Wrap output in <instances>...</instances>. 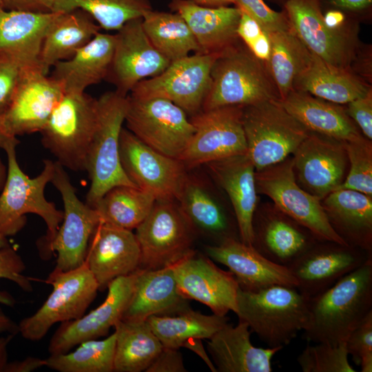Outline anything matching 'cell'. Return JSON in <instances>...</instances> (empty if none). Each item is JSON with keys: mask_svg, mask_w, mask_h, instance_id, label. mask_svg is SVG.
Here are the masks:
<instances>
[{"mask_svg": "<svg viewBox=\"0 0 372 372\" xmlns=\"http://www.w3.org/2000/svg\"><path fill=\"white\" fill-rule=\"evenodd\" d=\"M205 251L213 261L229 269L244 291H257L272 285L298 287L287 267L269 260L253 246L237 238H228L218 244L206 245Z\"/></svg>", "mask_w": 372, "mask_h": 372, "instance_id": "603a6c76", "label": "cell"}, {"mask_svg": "<svg viewBox=\"0 0 372 372\" xmlns=\"http://www.w3.org/2000/svg\"><path fill=\"white\" fill-rule=\"evenodd\" d=\"M345 343L307 344L297 357L303 372H355L349 362Z\"/></svg>", "mask_w": 372, "mask_h": 372, "instance_id": "ee69618b", "label": "cell"}, {"mask_svg": "<svg viewBox=\"0 0 372 372\" xmlns=\"http://www.w3.org/2000/svg\"><path fill=\"white\" fill-rule=\"evenodd\" d=\"M119 153L125 173L137 187L156 200H177L188 174L179 159L151 148L124 127Z\"/></svg>", "mask_w": 372, "mask_h": 372, "instance_id": "9a60e30c", "label": "cell"}, {"mask_svg": "<svg viewBox=\"0 0 372 372\" xmlns=\"http://www.w3.org/2000/svg\"><path fill=\"white\" fill-rule=\"evenodd\" d=\"M25 265L17 251L10 245L0 247V279H8L26 292L32 291L30 279L23 274ZM0 304L13 307L14 298L8 292L0 291Z\"/></svg>", "mask_w": 372, "mask_h": 372, "instance_id": "bcb514c9", "label": "cell"}, {"mask_svg": "<svg viewBox=\"0 0 372 372\" xmlns=\"http://www.w3.org/2000/svg\"><path fill=\"white\" fill-rule=\"evenodd\" d=\"M255 180L257 192L269 197L280 211L317 239L349 245L331 225L320 199L298 185L291 159L256 171Z\"/></svg>", "mask_w": 372, "mask_h": 372, "instance_id": "30bf717a", "label": "cell"}, {"mask_svg": "<svg viewBox=\"0 0 372 372\" xmlns=\"http://www.w3.org/2000/svg\"><path fill=\"white\" fill-rule=\"evenodd\" d=\"M348 116L353 118L361 129L367 139L372 138V93L370 90L366 95L348 103L346 110Z\"/></svg>", "mask_w": 372, "mask_h": 372, "instance_id": "f907efd6", "label": "cell"}, {"mask_svg": "<svg viewBox=\"0 0 372 372\" xmlns=\"http://www.w3.org/2000/svg\"><path fill=\"white\" fill-rule=\"evenodd\" d=\"M146 372H185L183 356L177 349L163 347Z\"/></svg>", "mask_w": 372, "mask_h": 372, "instance_id": "f5cc1de1", "label": "cell"}, {"mask_svg": "<svg viewBox=\"0 0 372 372\" xmlns=\"http://www.w3.org/2000/svg\"><path fill=\"white\" fill-rule=\"evenodd\" d=\"M127 96L114 90L105 92L97 99V123L89 147L85 169L90 180L85 203L92 207L114 187H136L125 173L119 153Z\"/></svg>", "mask_w": 372, "mask_h": 372, "instance_id": "5b68a950", "label": "cell"}, {"mask_svg": "<svg viewBox=\"0 0 372 372\" xmlns=\"http://www.w3.org/2000/svg\"><path fill=\"white\" fill-rule=\"evenodd\" d=\"M156 200L137 187L119 185L107 191L93 207L101 221L132 230L147 216Z\"/></svg>", "mask_w": 372, "mask_h": 372, "instance_id": "60d3db41", "label": "cell"}, {"mask_svg": "<svg viewBox=\"0 0 372 372\" xmlns=\"http://www.w3.org/2000/svg\"><path fill=\"white\" fill-rule=\"evenodd\" d=\"M293 154L294 174L304 190L319 199L344 181L348 159L344 142L309 132Z\"/></svg>", "mask_w": 372, "mask_h": 372, "instance_id": "ffe728a7", "label": "cell"}, {"mask_svg": "<svg viewBox=\"0 0 372 372\" xmlns=\"http://www.w3.org/2000/svg\"><path fill=\"white\" fill-rule=\"evenodd\" d=\"M323 17L325 24L331 29H339L345 19L344 14L339 10H329Z\"/></svg>", "mask_w": 372, "mask_h": 372, "instance_id": "91938a15", "label": "cell"}, {"mask_svg": "<svg viewBox=\"0 0 372 372\" xmlns=\"http://www.w3.org/2000/svg\"><path fill=\"white\" fill-rule=\"evenodd\" d=\"M194 134L179 157L187 170L208 163L247 154L242 107L201 110L189 118Z\"/></svg>", "mask_w": 372, "mask_h": 372, "instance_id": "4fadbf2b", "label": "cell"}, {"mask_svg": "<svg viewBox=\"0 0 372 372\" xmlns=\"http://www.w3.org/2000/svg\"><path fill=\"white\" fill-rule=\"evenodd\" d=\"M21 76L15 65L0 62V113L8 107L15 92Z\"/></svg>", "mask_w": 372, "mask_h": 372, "instance_id": "816d5d0a", "label": "cell"}, {"mask_svg": "<svg viewBox=\"0 0 372 372\" xmlns=\"http://www.w3.org/2000/svg\"><path fill=\"white\" fill-rule=\"evenodd\" d=\"M242 12L256 21L266 32L291 29L285 13L271 9L263 0H233Z\"/></svg>", "mask_w": 372, "mask_h": 372, "instance_id": "c3c4849f", "label": "cell"}, {"mask_svg": "<svg viewBox=\"0 0 372 372\" xmlns=\"http://www.w3.org/2000/svg\"><path fill=\"white\" fill-rule=\"evenodd\" d=\"M51 183L61 194L63 216L45 249L57 254L53 270L68 271L85 264L90 240L101 219L94 207L79 199L69 176L58 162Z\"/></svg>", "mask_w": 372, "mask_h": 372, "instance_id": "5bb4252c", "label": "cell"}, {"mask_svg": "<svg viewBox=\"0 0 372 372\" xmlns=\"http://www.w3.org/2000/svg\"><path fill=\"white\" fill-rule=\"evenodd\" d=\"M135 230L141 249L138 269L172 266L194 251L196 232L175 200H156Z\"/></svg>", "mask_w": 372, "mask_h": 372, "instance_id": "9c48e42d", "label": "cell"}, {"mask_svg": "<svg viewBox=\"0 0 372 372\" xmlns=\"http://www.w3.org/2000/svg\"><path fill=\"white\" fill-rule=\"evenodd\" d=\"M287 267L307 300L316 297L350 272L372 259L371 252L355 247L321 240Z\"/></svg>", "mask_w": 372, "mask_h": 372, "instance_id": "e0dca14e", "label": "cell"}, {"mask_svg": "<svg viewBox=\"0 0 372 372\" xmlns=\"http://www.w3.org/2000/svg\"><path fill=\"white\" fill-rule=\"evenodd\" d=\"M219 54L194 53L172 61L160 74L138 82L130 95L165 99L194 116L202 110L210 87L211 67Z\"/></svg>", "mask_w": 372, "mask_h": 372, "instance_id": "7c38bea8", "label": "cell"}, {"mask_svg": "<svg viewBox=\"0 0 372 372\" xmlns=\"http://www.w3.org/2000/svg\"><path fill=\"white\" fill-rule=\"evenodd\" d=\"M329 3L341 9L358 11L369 7L372 0H328Z\"/></svg>", "mask_w": 372, "mask_h": 372, "instance_id": "6f0895ef", "label": "cell"}, {"mask_svg": "<svg viewBox=\"0 0 372 372\" xmlns=\"http://www.w3.org/2000/svg\"><path fill=\"white\" fill-rule=\"evenodd\" d=\"M293 90L336 104L349 103L371 90L347 69L331 65L313 54L307 68L296 79Z\"/></svg>", "mask_w": 372, "mask_h": 372, "instance_id": "e575fe53", "label": "cell"}, {"mask_svg": "<svg viewBox=\"0 0 372 372\" xmlns=\"http://www.w3.org/2000/svg\"><path fill=\"white\" fill-rule=\"evenodd\" d=\"M252 246L269 260L290 265L317 239L307 229L287 216H269L253 224Z\"/></svg>", "mask_w": 372, "mask_h": 372, "instance_id": "836d02e7", "label": "cell"}, {"mask_svg": "<svg viewBox=\"0 0 372 372\" xmlns=\"http://www.w3.org/2000/svg\"><path fill=\"white\" fill-rule=\"evenodd\" d=\"M196 3L210 7H218L227 6L230 3H234L233 0H193Z\"/></svg>", "mask_w": 372, "mask_h": 372, "instance_id": "6125c7cd", "label": "cell"}, {"mask_svg": "<svg viewBox=\"0 0 372 372\" xmlns=\"http://www.w3.org/2000/svg\"><path fill=\"white\" fill-rule=\"evenodd\" d=\"M267 33L271 43L267 70L281 100L293 90L296 79L309 64L312 53L291 28Z\"/></svg>", "mask_w": 372, "mask_h": 372, "instance_id": "74e56055", "label": "cell"}, {"mask_svg": "<svg viewBox=\"0 0 372 372\" xmlns=\"http://www.w3.org/2000/svg\"><path fill=\"white\" fill-rule=\"evenodd\" d=\"M52 290L41 307L18 324L19 333L30 341L44 338L57 322L83 316L95 299L98 284L85 265L68 271L53 270L46 280Z\"/></svg>", "mask_w": 372, "mask_h": 372, "instance_id": "ba28073f", "label": "cell"}, {"mask_svg": "<svg viewBox=\"0 0 372 372\" xmlns=\"http://www.w3.org/2000/svg\"><path fill=\"white\" fill-rule=\"evenodd\" d=\"M14 335H8L7 337L0 338V350L8 347V344L11 341Z\"/></svg>", "mask_w": 372, "mask_h": 372, "instance_id": "03108f58", "label": "cell"}, {"mask_svg": "<svg viewBox=\"0 0 372 372\" xmlns=\"http://www.w3.org/2000/svg\"><path fill=\"white\" fill-rule=\"evenodd\" d=\"M7 10L52 12L54 0H1Z\"/></svg>", "mask_w": 372, "mask_h": 372, "instance_id": "db71d44e", "label": "cell"}, {"mask_svg": "<svg viewBox=\"0 0 372 372\" xmlns=\"http://www.w3.org/2000/svg\"><path fill=\"white\" fill-rule=\"evenodd\" d=\"M179 293L207 306L214 314L236 313L239 285L229 271L216 266L195 251L172 265Z\"/></svg>", "mask_w": 372, "mask_h": 372, "instance_id": "d6986e66", "label": "cell"}, {"mask_svg": "<svg viewBox=\"0 0 372 372\" xmlns=\"http://www.w3.org/2000/svg\"><path fill=\"white\" fill-rule=\"evenodd\" d=\"M56 13L45 34L40 52V68L45 75L56 63L72 58L101 30L93 18L81 9Z\"/></svg>", "mask_w": 372, "mask_h": 372, "instance_id": "d6a6232c", "label": "cell"}, {"mask_svg": "<svg viewBox=\"0 0 372 372\" xmlns=\"http://www.w3.org/2000/svg\"><path fill=\"white\" fill-rule=\"evenodd\" d=\"M200 338H191L183 344V347L187 348L196 353L207 365L213 372H216V367L211 360L209 358Z\"/></svg>", "mask_w": 372, "mask_h": 372, "instance_id": "9f6ffc18", "label": "cell"}, {"mask_svg": "<svg viewBox=\"0 0 372 372\" xmlns=\"http://www.w3.org/2000/svg\"><path fill=\"white\" fill-rule=\"evenodd\" d=\"M248 324L227 322L208 339L207 349L216 372H271V359L281 348L252 344Z\"/></svg>", "mask_w": 372, "mask_h": 372, "instance_id": "83f0119b", "label": "cell"}, {"mask_svg": "<svg viewBox=\"0 0 372 372\" xmlns=\"http://www.w3.org/2000/svg\"><path fill=\"white\" fill-rule=\"evenodd\" d=\"M3 8V6H2L1 1L0 0V8Z\"/></svg>", "mask_w": 372, "mask_h": 372, "instance_id": "003e7915", "label": "cell"}, {"mask_svg": "<svg viewBox=\"0 0 372 372\" xmlns=\"http://www.w3.org/2000/svg\"><path fill=\"white\" fill-rule=\"evenodd\" d=\"M262 63L238 43L221 52L211 67L210 87L202 110L280 99Z\"/></svg>", "mask_w": 372, "mask_h": 372, "instance_id": "277c9868", "label": "cell"}, {"mask_svg": "<svg viewBox=\"0 0 372 372\" xmlns=\"http://www.w3.org/2000/svg\"><path fill=\"white\" fill-rule=\"evenodd\" d=\"M344 145L350 168L347 176L337 189H353L372 196L371 141L363 137L358 141L344 142Z\"/></svg>", "mask_w": 372, "mask_h": 372, "instance_id": "f6af8a7d", "label": "cell"}, {"mask_svg": "<svg viewBox=\"0 0 372 372\" xmlns=\"http://www.w3.org/2000/svg\"><path fill=\"white\" fill-rule=\"evenodd\" d=\"M285 8L291 28L312 54L347 69L353 55L352 43L340 29L327 26L320 0H287Z\"/></svg>", "mask_w": 372, "mask_h": 372, "instance_id": "cb8c5ba5", "label": "cell"}, {"mask_svg": "<svg viewBox=\"0 0 372 372\" xmlns=\"http://www.w3.org/2000/svg\"><path fill=\"white\" fill-rule=\"evenodd\" d=\"M169 6L187 23L200 54L220 53L238 43L242 13L238 7L205 6L193 0H172Z\"/></svg>", "mask_w": 372, "mask_h": 372, "instance_id": "f1b7e54d", "label": "cell"}, {"mask_svg": "<svg viewBox=\"0 0 372 372\" xmlns=\"http://www.w3.org/2000/svg\"><path fill=\"white\" fill-rule=\"evenodd\" d=\"M136 271L113 280L103 303L81 318L61 322L48 345L50 355L65 353L83 342L107 335L121 320L131 297Z\"/></svg>", "mask_w": 372, "mask_h": 372, "instance_id": "44dd1931", "label": "cell"}, {"mask_svg": "<svg viewBox=\"0 0 372 372\" xmlns=\"http://www.w3.org/2000/svg\"><path fill=\"white\" fill-rule=\"evenodd\" d=\"M189 308L188 300L178 291L172 266L138 269L121 320L145 321L152 316H174Z\"/></svg>", "mask_w": 372, "mask_h": 372, "instance_id": "484cf974", "label": "cell"}, {"mask_svg": "<svg viewBox=\"0 0 372 372\" xmlns=\"http://www.w3.org/2000/svg\"><path fill=\"white\" fill-rule=\"evenodd\" d=\"M140 262L141 249L132 230L101 221L90 240L85 261L99 291L107 289L113 280L136 271Z\"/></svg>", "mask_w": 372, "mask_h": 372, "instance_id": "7402d4cb", "label": "cell"}, {"mask_svg": "<svg viewBox=\"0 0 372 372\" xmlns=\"http://www.w3.org/2000/svg\"><path fill=\"white\" fill-rule=\"evenodd\" d=\"M19 143L16 137L3 147L8 158L6 180L0 194V234L7 238L20 231L26 224V214H34L42 218L48 233L43 241L45 247L54 238L63 213L47 200L44 190L51 183L55 171V162L45 159L43 169L37 176L30 178L20 167L16 156Z\"/></svg>", "mask_w": 372, "mask_h": 372, "instance_id": "7a4b0ae2", "label": "cell"}, {"mask_svg": "<svg viewBox=\"0 0 372 372\" xmlns=\"http://www.w3.org/2000/svg\"><path fill=\"white\" fill-rule=\"evenodd\" d=\"M115 344V332L104 340H89L72 352L50 355L45 366L59 372H112Z\"/></svg>", "mask_w": 372, "mask_h": 372, "instance_id": "7bdbcfd3", "label": "cell"}, {"mask_svg": "<svg viewBox=\"0 0 372 372\" xmlns=\"http://www.w3.org/2000/svg\"><path fill=\"white\" fill-rule=\"evenodd\" d=\"M45 359L37 357H28L22 360L7 362L3 372H30L45 366Z\"/></svg>", "mask_w": 372, "mask_h": 372, "instance_id": "11a10c76", "label": "cell"}, {"mask_svg": "<svg viewBox=\"0 0 372 372\" xmlns=\"http://www.w3.org/2000/svg\"><path fill=\"white\" fill-rule=\"evenodd\" d=\"M322 206L331 225L349 245L371 252V196L340 189L329 194Z\"/></svg>", "mask_w": 372, "mask_h": 372, "instance_id": "1f68e13d", "label": "cell"}, {"mask_svg": "<svg viewBox=\"0 0 372 372\" xmlns=\"http://www.w3.org/2000/svg\"><path fill=\"white\" fill-rule=\"evenodd\" d=\"M127 98V129L151 148L178 159L194 132L185 112L165 99Z\"/></svg>", "mask_w": 372, "mask_h": 372, "instance_id": "8fae6325", "label": "cell"}, {"mask_svg": "<svg viewBox=\"0 0 372 372\" xmlns=\"http://www.w3.org/2000/svg\"><path fill=\"white\" fill-rule=\"evenodd\" d=\"M283 107L309 132L341 142L355 141L363 136L346 110L301 90H292L280 100Z\"/></svg>", "mask_w": 372, "mask_h": 372, "instance_id": "f546056e", "label": "cell"}, {"mask_svg": "<svg viewBox=\"0 0 372 372\" xmlns=\"http://www.w3.org/2000/svg\"><path fill=\"white\" fill-rule=\"evenodd\" d=\"M176 202L196 232L217 238L218 243L236 238L227 214L200 177L187 174Z\"/></svg>", "mask_w": 372, "mask_h": 372, "instance_id": "d590c367", "label": "cell"}, {"mask_svg": "<svg viewBox=\"0 0 372 372\" xmlns=\"http://www.w3.org/2000/svg\"><path fill=\"white\" fill-rule=\"evenodd\" d=\"M142 24L150 42L170 62L191 52L200 53L192 30L178 13L152 10L143 17Z\"/></svg>", "mask_w": 372, "mask_h": 372, "instance_id": "ab89813d", "label": "cell"}, {"mask_svg": "<svg viewBox=\"0 0 372 372\" xmlns=\"http://www.w3.org/2000/svg\"><path fill=\"white\" fill-rule=\"evenodd\" d=\"M205 165L230 199L240 241L252 246L253 219L258 196L256 169L251 161L245 154L212 161Z\"/></svg>", "mask_w": 372, "mask_h": 372, "instance_id": "4316f807", "label": "cell"}, {"mask_svg": "<svg viewBox=\"0 0 372 372\" xmlns=\"http://www.w3.org/2000/svg\"><path fill=\"white\" fill-rule=\"evenodd\" d=\"M8 362L7 347L0 350V372H3L6 364Z\"/></svg>", "mask_w": 372, "mask_h": 372, "instance_id": "e7e4bbea", "label": "cell"}, {"mask_svg": "<svg viewBox=\"0 0 372 372\" xmlns=\"http://www.w3.org/2000/svg\"><path fill=\"white\" fill-rule=\"evenodd\" d=\"M6 174L7 170L6 166L3 165V163L1 162V160L0 159V190L2 189L6 178ZM8 241L7 240V238L3 236L0 234V247H3L7 245H9Z\"/></svg>", "mask_w": 372, "mask_h": 372, "instance_id": "94428289", "label": "cell"}, {"mask_svg": "<svg viewBox=\"0 0 372 372\" xmlns=\"http://www.w3.org/2000/svg\"><path fill=\"white\" fill-rule=\"evenodd\" d=\"M56 14L1 8L0 62L14 64L21 71L42 72L39 62L42 42Z\"/></svg>", "mask_w": 372, "mask_h": 372, "instance_id": "d4e9b609", "label": "cell"}, {"mask_svg": "<svg viewBox=\"0 0 372 372\" xmlns=\"http://www.w3.org/2000/svg\"><path fill=\"white\" fill-rule=\"evenodd\" d=\"M114 34L99 32L70 59L56 63L50 76L64 92H84L105 80L112 59Z\"/></svg>", "mask_w": 372, "mask_h": 372, "instance_id": "4dcf8cb0", "label": "cell"}, {"mask_svg": "<svg viewBox=\"0 0 372 372\" xmlns=\"http://www.w3.org/2000/svg\"><path fill=\"white\" fill-rule=\"evenodd\" d=\"M236 314L269 348L288 345L309 321L308 300L296 288L272 285L257 291L238 289Z\"/></svg>", "mask_w": 372, "mask_h": 372, "instance_id": "3957f363", "label": "cell"}, {"mask_svg": "<svg viewBox=\"0 0 372 372\" xmlns=\"http://www.w3.org/2000/svg\"><path fill=\"white\" fill-rule=\"evenodd\" d=\"M280 100L242 107L247 155L256 171L287 159L310 132L283 107Z\"/></svg>", "mask_w": 372, "mask_h": 372, "instance_id": "52a82bcc", "label": "cell"}, {"mask_svg": "<svg viewBox=\"0 0 372 372\" xmlns=\"http://www.w3.org/2000/svg\"><path fill=\"white\" fill-rule=\"evenodd\" d=\"M97 116V99L85 92H64L40 132L43 145L63 167L85 171Z\"/></svg>", "mask_w": 372, "mask_h": 372, "instance_id": "8992f818", "label": "cell"}, {"mask_svg": "<svg viewBox=\"0 0 372 372\" xmlns=\"http://www.w3.org/2000/svg\"><path fill=\"white\" fill-rule=\"evenodd\" d=\"M1 114L0 113V149H3L4 146L12 138L16 137H10L5 134L1 124Z\"/></svg>", "mask_w": 372, "mask_h": 372, "instance_id": "be15d7a7", "label": "cell"}, {"mask_svg": "<svg viewBox=\"0 0 372 372\" xmlns=\"http://www.w3.org/2000/svg\"><path fill=\"white\" fill-rule=\"evenodd\" d=\"M170 63L149 40L142 18L134 19L114 34L112 59L105 80L127 96L138 82L160 74Z\"/></svg>", "mask_w": 372, "mask_h": 372, "instance_id": "2e32d148", "label": "cell"}, {"mask_svg": "<svg viewBox=\"0 0 372 372\" xmlns=\"http://www.w3.org/2000/svg\"><path fill=\"white\" fill-rule=\"evenodd\" d=\"M309 321L302 338L338 345L372 311V259L321 294L308 299Z\"/></svg>", "mask_w": 372, "mask_h": 372, "instance_id": "6da1fadb", "label": "cell"}, {"mask_svg": "<svg viewBox=\"0 0 372 372\" xmlns=\"http://www.w3.org/2000/svg\"><path fill=\"white\" fill-rule=\"evenodd\" d=\"M236 32L253 55L267 64L271 52V43L267 33L260 25L242 12Z\"/></svg>", "mask_w": 372, "mask_h": 372, "instance_id": "681fc988", "label": "cell"}, {"mask_svg": "<svg viewBox=\"0 0 372 372\" xmlns=\"http://www.w3.org/2000/svg\"><path fill=\"white\" fill-rule=\"evenodd\" d=\"M0 333L15 335L19 333V327L0 307Z\"/></svg>", "mask_w": 372, "mask_h": 372, "instance_id": "680465c9", "label": "cell"}, {"mask_svg": "<svg viewBox=\"0 0 372 372\" xmlns=\"http://www.w3.org/2000/svg\"><path fill=\"white\" fill-rule=\"evenodd\" d=\"M76 9L89 14L105 30H118L129 21L143 18L152 10L149 0H54L52 12Z\"/></svg>", "mask_w": 372, "mask_h": 372, "instance_id": "b9f144b4", "label": "cell"}, {"mask_svg": "<svg viewBox=\"0 0 372 372\" xmlns=\"http://www.w3.org/2000/svg\"><path fill=\"white\" fill-rule=\"evenodd\" d=\"M229 320L227 316L205 315L189 307L174 316H152L147 322L163 347L179 349L191 338L209 339Z\"/></svg>", "mask_w": 372, "mask_h": 372, "instance_id": "f35d334b", "label": "cell"}, {"mask_svg": "<svg viewBox=\"0 0 372 372\" xmlns=\"http://www.w3.org/2000/svg\"><path fill=\"white\" fill-rule=\"evenodd\" d=\"M349 355L362 372L372 371V311L350 333L344 342Z\"/></svg>", "mask_w": 372, "mask_h": 372, "instance_id": "7dc6e473", "label": "cell"}, {"mask_svg": "<svg viewBox=\"0 0 372 372\" xmlns=\"http://www.w3.org/2000/svg\"><path fill=\"white\" fill-rule=\"evenodd\" d=\"M114 371H145L163 346L145 321H118Z\"/></svg>", "mask_w": 372, "mask_h": 372, "instance_id": "8d00e7d4", "label": "cell"}, {"mask_svg": "<svg viewBox=\"0 0 372 372\" xmlns=\"http://www.w3.org/2000/svg\"><path fill=\"white\" fill-rule=\"evenodd\" d=\"M63 94L50 76L40 70L21 71L12 100L1 114L3 132L10 137L40 132Z\"/></svg>", "mask_w": 372, "mask_h": 372, "instance_id": "ac0fdd59", "label": "cell"}]
</instances>
